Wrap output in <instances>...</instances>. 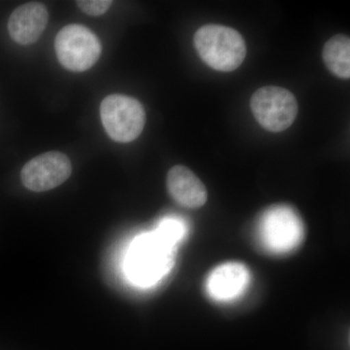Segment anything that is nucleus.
Wrapping results in <instances>:
<instances>
[{"label":"nucleus","instance_id":"f8f14e48","mask_svg":"<svg viewBox=\"0 0 350 350\" xmlns=\"http://www.w3.org/2000/svg\"><path fill=\"white\" fill-rule=\"evenodd\" d=\"M161 238L175 245L185 234L186 228L182 221L176 218H167L160 223L155 231Z\"/></svg>","mask_w":350,"mask_h":350},{"label":"nucleus","instance_id":"6e6552de","mask_svg":"<svg viewBox=\"0 0 350 350\" xmlns=\"http://www.w3.org/2000/svg\"><path fill=\"white\" fill-rule=\"evenodd\" d=\"M49 15L42 3L31 2L18 7L10 16L8 31L11 38L21 45L36 42L48 25Z\"/></svg>","mask_w":350,"mask_h":350},{"label":"nucleus","instance_id":"1a4fd4ad","mask_svg":"<svg viewBox=\"0 0 350 350\" xmlns=\"http://www.w3.org/2000/svg\"><path fill=\"white\" fill-rule=\"evenodd\" d=\"M170 196L181 206L197 208L207 200L206 189L197 175L184 165H175L167 177Z\"/></svg>","mask_w":350,"mask_h":350},{"label":"nucleus","instance_id":"9d476101","mask_svg":"<svg viewBox=\"0 0 350 350\" xmlns=\"http://www.w3.org/2000/svg\"><path fill=\"white\" fill-rule=\"evenodd\" d=\"M250 280V273L243 264L227 262L214 269L207 280V291L213 299L231 300L243 293Z\"/></svg>","mask_w":350,"mask_h":350},{"label":"nucleus","instance_id":"39448f33","mask_svg":"<svg viewBox=\"0 0 350 350\" xmlns=\"http://www.w3.org/2000/svg\"><path fill=\"white\" fill-rule=\"evenodd\" d=\"M251 109L258 123L269 131L287 130L298 115L294 94L280 87L261 88L251 98Z\"/></svg>","mask_w":350,"mask_h":350},{"label":"nucleus","instance_id":"423d86ee","mask_svg":"<svg viewBox=\"0 0 350 350\" xmlns=\"http://www.w3.org/2000/svg\"><path fill=\"white\" fill-rule=\"evenodd\" d=\"M260 234L268 250L273 252H286L300 243L303 226L293 209L278 206L269 209L262 216Z\"/></svg>","mask_w":350,"mask_h":350},{"label":"nucleus","instance_id":"f03ea898","mask_svg":"<svg viewBox=\"0 0 350 350\" xmlns=\"http://www.w3.org/2000/svg\"><path fill=\"white\" fill-rule=\"evenodd\" d=\"M194 42L202 61L216 70L234 71L245 59L246 46L243 36L231 27L204 25L196 32Z\"/></svg>","mask_w":350,"mask_h":350},{"label":"nucleus","instance_id":"9b49d317","mask_svg":"<svg viewBox=\"0 0 350 350\" xmlns=\"http://www.w3.org/2000/svg\"><path fill=\"white\" fill-rule=\"evenodd\" d=\"M323 59L327 68L338 77H350V40L347 36L338 34L329 39L324 46Z\"/></svg>","mask_w":350,"mask_h":350},{"label":"nucleus","instance_id":"ddd939ff","mask_svg":"<svg viewBox=\"0 0 350 350\" xmlns=\"http://www.w3.org/2000/svg\"><path fill=\"white\" fill-rule=\"evenodd\" d=\"M76 3L87 15L100 16L110 8L112 1L110 0H80Z\"/></svg>","mask_w":350,"mask_h":350},{"label":"nucleus","instance_id":"f257e3e1","mask_svg":"<svg viewBox=\"0 0 350 350\" xmlns=\"http://www.w3.org/2000/svg\"><path fill=\"white\" fill-rule=\"evenodd\" d=\"M174 247L156 232L139 237L133 241L126 258L131 280L140 285L158 282L174 265Z\"/></svg>","mask_w":350,"mask_h":350},{"label":"nucleus","instance_id":"20e7f679","mask_svg":"<svg viewBox=\"0 0 350 350\" xmlns=\"http://www.w3.org/2000/svg\"><path fill=\"white\" fill-rule=\"evenodd\" d=\"M55 47L62 66L75 72L91 68L101 53L96 34L80 25H69L62 29L57 34Z\"/></svg>","mask_w":350,"mask_h":350},{"label":"nucleus","instance_id":"0eeeda50","mask_svg":"<svg viewBox=\"0 0 350 350\" xmlns=\"http://www.w3.org/2000/svg\"><path fill=\"white\" fill-rule=\"evenodd\" d=\"M72 172L68 157L62 152L41 154L25 163L21 172L25 187L33 192L52 190L64 183Z\"/></svg>","mask_w":350,"mask_h":350},{"label":"nucleus","instance_id":"7ed1b4c3","mask_svg":"<svg viewBox=\"0 0 350 350\" xmlns=\"http://www.w3.org/2000/svg\"><path fill=\"white\" fill-rule=\"evenodd\" d=\"M100 117L107 135L122 144L137 139L146 120L142 103L123 94L107 96L101 103Z\"/></svg>","mask_w":350,"mask_h":350}]
</instances>
